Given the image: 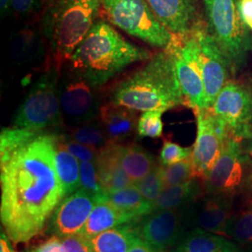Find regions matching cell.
<instances>
[{
  "instance_id": "cell-31",
  "label": "cell",
  "mask_w": 252,
  "mask_h": 252,
  "mask_svg": "<svg viewBox=\"0 0 252 252\" xmlns=\"http://www.w3.org/2000/svg\"><path fill=\"white\" fill-rule=\"evenodd\" d=\"M135 185L143 197L153 205L164 189L162 164L159 162L145 178L135 183Z\"/></svg>"
},
{
  "instance_id": "cell-43",
  "label": "cell",
  "mask_w": 252,
  "mask_h": 252,
  "mask_svg": "<svg viewBox=\"0 0 252 252\" xmlns=\"http://www.w3.org/2000/svg\"><path fill=\"white\" fill-rule=\"evenodd\" d=\"M245 140H246V145H245L244 151L249 156H252V128L250 135Z\"/></svg>"
},
{
  "instance_id": "cell-46",
  "label": "cell",
  "mask_w": 252,
  "mask_h": 252,
  "mask_svg": "<svg viewBox=\"0 0 252 252\" xmlns=\"http://www.w3.org/2000/svg\"><path fill=\"white\" fill-rule=\"evenodd\" d=\"M237 252H252V251H237Z\"/></svg>"
},
{
  "instance_id": "cell-17",
  "label": "cell",
  "mask_w": 252,
  "mask_h": 252,
  "mask_svg": "<svg viewBox=\"0 0 252 252\" xmlns=\"http://www.w3.org/2000/svg\"><path fill=\"white\" fill-rule=\"evenodd\" d=\"M156 18L173 35H186L198 23L193 0H145Z\"/></svg>"
},
{
  "instance_id": "cell-25",
  "label": "cell",
  "mask_w": 252,
  "mask_h": 252,
  "mask_svg": "<svg viewBox=\"0 0 252 252\" xmlns=\"http://www.w3.org/2000/svg\"><path fill=\"white\" fill-rule=\"evenodd\" d=\"M136 237L131 222L100 233L89 241L94 252H128Z\"/></svg>"
},
{
  "instance_id": "cell-10",
  "label": "cell",
  "mask_w": 252,
  "mask_h": 252,
  "mask_svg": "<svg viewBox=\"0 0 252 252\" xmlns=\"http://www.w3.org/2000/svg\"><path fill=\"white\" fill-rule=\"evenodd\" d=\"M210 109L232 136L241 141L249 136L252 128V91L248 86L228 81Z\"/></svg>"
},
{
  "instance_id": "cell-4",
  "label": "cell",
  "mask_w": 252,
  "mask_h": 252,
  "mask_svg": "<svg viewBox=\"0 0 252 252\" xmlns=\"http://www.w3.org/2000/svg\"><path fill=\"white\" fill-rule=\"evenodd\" d=\"M101 0H52L43 20L50 61L63 65L95 24Z\"/></svg>"
},
{
  "instance_id": "cell-27",
  "label": "cell",
  "mask_w": 252,
  "mask_h": 252,
  "mask_svg": "<svg viewBox=\"0 0 252 252\" xmlns=\"http://www.w3.org/2000/svg\"><path fill=\"white\" fill-rule=\"evenodd\" d=\"M104 195L114 206L133 217L135 220L153 211V204L143 197L135 184L114 192L104 193Z\"/></svg>"
},
{
  "instance_id": "cell-8",
  "label": "cell",
  "mask_w": 252,
  "mask_h": 252,
  "mask_svg": "<svg viewBox=\"0 0 252 252\" xmlns=\"http://www.w3.org/2000/svg\"><path fill=\"white\" fill-rule=\"evenodd\" d=\"M165 49L171 53L185 106L207 109L198 42L192 32L186 35H173Z\"/></svg>"
},
{
  "instance_id": "cell-45",
  "label": "cell",
  "mask_w": 252,
  "mask_h": 252,
  "mask_svg": "<svg viewBox=\"0 0 252 252\" xmlns=\"http://www.w3.org/2000/svg\"><path fill=\"white\" fill-rule=\"evenodd\" d=\"M9 1L10 0H0V5H1V9L2 11H5L9 7Z\"/></svg>"
},
{
  "instance_id": "cell-16",
  "label": "cell",
  "mask_w": 252,
  "mask_h": 252,
  "mask_svg": "<svg viewBox=\"0 0 252 252\" xmlns=\"http://www.w3.org/2000/svg\"><path fill=\"white\" fill-rule=\"evenodd\" d=\"M95 203L96 196L81 188L64 197L50 219L48 233L60 238L81 234Z\"/></svg>"
},
{
  "instance_id": "cell-30",
  "label": "cell",
  "mask_w": 252,
  "mask_h": 252,
  "mask_svg": "<svg viewBox=\"0 0 252 252\" xmlns=\"http://www.w3.org/2000/svg\"><path fill=\"white\" fill-rule=\"evenodd\" d=\"M224 236L240 244L252 242V209L234 214L226 225Z\"/></svg>"
},
{
  "instance_id": "cell-6",
  "label": "cell",
  "mask_w": 252,
  "mask_h": 252,
  "mask_svg": "<svg viewBox=\"0 0 252 252\" xmlns=\"http://www.w3.org/2000/svg\"><path fill=\"white\" fill-rule=\"evenodd\" d=\"M62 66L53 62L46 66L20 105L12 122L14 127L46 132L61 125L59 79Z\"/></svg>"
},
{
  "instance_id": "cell-29",
  "label": "cell",
  "mask_w": 252,
  "mask_h": 252,
  "mask_svg": "<svg viewBox=\"0 0 252 252\" xmlns=\"http://www.w3.org/2000/svg\"><path fill=\"white\" fill-rule=\"evenodd\" d=\"M67 135L73 140L97 151L102 150L109 144L104 128L100 121H96V119L74 126L70 130L69 135Z\"/></svg>"
},
{
  "instance_id": "cell-21",
  "label": "cell",
  "mask_w": 252,
  "mask_h": 252,
  "mask_svg": "<svg viewBox=\"0 0 252 252\" xmlns=\"http://www.w3.org/2000/svg\"><path fill=\"white\" fill-rule=\"evenodd\" d=\"M176 250L178 252H237L238 248L223 235L193 228L183 233Z\"/></svg>"
},
{
  "instance_id": "cell-3",
  "label": "cell",
  "mask_w": 252,
  "mask_h": 252,
  "mask_svg": "<svg viewBox=\"0 0 252 252\" xmlns=\"http://www.w3.org/2000/svg\"><path fill=\"white\" fill-rule=\"evenodd\" d=\"M108 102L142 112H165L185 105L171 53L163 49L153 55L142 67L118 83Z\"/></svg>"
},
{
  "instance_id": "cell-7",
  "label": "cell",
  "mask_w": 252,
  "mask_h": 252,
  "mask_svg": "<svg viewBox=\"0 0 252 252\" xmlns=\"http://www.w3.org/2000/svg\"><path fill=\"white\" fill-rule=\"evenodd\" d=\"M101 7L110 23L128 35L162 50L171 42L173 34L145 0H101Z\"/></svg>"
},
{
  "instance_id": "cell-33",
  "label": "cell",
  "mask_w": 252,
  "mask_h": 252,
  "mask_svg": "<svg viewBox=\"0 0 252 252\" xmlns=\"http://www.w3.org/2000/svg\"><path fill=\"white\" fill-rule=\"evenodd\" d=\"M193 179V171L190 157L171 165H162V180L164 189L180 185Z\"/></svg>"
},
{
  "instance_id": "cell-26",
  "label": "cell",
  "mask_w": 252,
  "mask_h": 252,
  "mask_svg": "<svg viewBox=\"0 0 252 252\" xmlns=\"http://www.w3.org/2000/svg\"><path fill=\"white\" fill-rule=\"evenodd\" d=\"M44 42L31 30H23L10 42L11 59L18 64L35 63L44 56Z\"/></svg>"
},
{
  "instance_id": "cell-37",
  "label": "cell",
  "mask_w": 252,
  "mask_h": 252,
  "mask_svg": "<svg viewBox=\"0 0 252 252\" xmlns=\"http://www.w3.org/2000/svg\"><path fill=\"white\" fill-rule=\"evenodd\" d=\"M62 252H94L90 241L81 234L62 238Z\"/></svg>"
},
{
  "instance_id": "cell-40",
  "label": "cell",
  "mask_w": 252,
  "mask_h": 252,
  "mask_svg": "<svg viewBox=\"0 0 252 252\" xmlns=\"http://www.w3.org/2000/svg\"><path fill=\"white\" fill-rule=\"evenodd\" d=\"M13 9L20 14L31 12L36 5V0H10Z\"/></svg>"
},
{
  "instance_id": "cell-13",
  "label": "cell",
  "mask_w": 252,
  "mask_h": 252,
  "mask_svg": "<svg viewBox=\"0 0 252 252\" xmlns=\"http://www.w3.org/2000/svg\"><path fill=\"white\" fill-rule=\"evenodd\" d=\"M191 32L198 42L207 109H210L232 74L225 55L210 34L207 24L199 21Z\"/></svg>"
},
{
  "instance_id": "cell-15",
  "label": "cell",
  "mask_w": 252,
  "mask_h": 252,
  "mask_svg": "<svg viewBox=\"0 0 252 252\" xmlns=\"http://www.w3.org/2000/svg\"><path fill=\"white\" fill-rule=\"evenodd\" d=\"M132 224L138 237L160 252L177 246L185 232L180 209L153 211Z\"/></svg>"
},
{
  "instance_id": "cell-11",
  "label": "cell",
  "mask_w": 252,
  "mask_h": 252,
  "mask_svg": "<svg viewBox=\"0 0 252 252\" xmlns=\"http://www.w3.org/2000/svg\"><path fill=\"white\" fill-rule=\"evenodd\" d=\"M197 134L190 155L193 178L204 179L220 157L230 135L211 109L194 110Z\"/></svg>"
},
{
  "instance_id": "cell-36",
  "label": "cell",
  "mask_w": 252,
  "mask_h": 252,
  "mask_svg": "<svg viewBox=\"0 0 252 252\" xmlns=\"http://www.w3.org/2000/svg\"><path fill=\"white\" fill-rule=\"evenodd\" d=\"M61 138L63 140V143L65 148L72 153L73 155L80 160L82 161H89V162H94L97 159L99 151L88 147L86 145L81 144L72 138H70L67 135H61Z\"/></svg>"
},
{
  "instance_id": "cell-9",
  "label": "cell",
  "mask_w": 252,
  "mask_h": 252,
  "mask_svg": "<svg viewBox=\"0 0 252 252\" xmlns=\"http://www.w3.org/2000/svg\"><path fill=\"white\" fill-rule=\"evenodd\" d=\"M98 88L63 63L59 79V99L63 119L75 126L95 120L102 107Z\"/></svg>"
},
{
  "instance_id": "cell-18",
  "label": "cell",
  "mask_w": 252,
  "mask_h": 252,
  "mask_svg": "<svg viewBox=\"0 0 252 252\" xmlns=\"http://www.w3.org/2000/svg\"><path fill=\"white\" fill-rule=\"evenodd\" d=\"M99 119L109 143L124 144L136 134V110L108 102L100 108Z\"/></svg>"
},
{
  "instance_id": "cell-35",
  "label": "cell",
  "mask_w": 252,
  "mask_h": 252,
  "mask_svg": "<svg viewBox=\"0 0 252 252\" xmlns=\"http://www.w3.org/2000/svg\"><path fill=\"white\" fill-rule=\"evenodd\" d=\"M192 147H182L169 139L163 140L160 152V163L163 166L171 165L190 157Z\"/></svg>"
},
{
  "instance_id": "cell-23",
  "label": "cell",
  "mask_w": 252,
  "mask_h": 252,
  "mask_svg": "<svg viewBox=\"0 0 252 252\" xmlns=\"http://www.w3.org/2000/svg\"><path fill=\"white\" fill-rule=\"evenodd\" d=\"M55 167L65 197L81 188V163L65 148L61 135L58 134L55 139Z\"/></svg>"
},
{
  "instance_id": "cell-41",
  "label": "cell",
  "mask_w": 252,
  "mask_h": 252,
  "mask_svg": "<svg viewBox=\"0 0 252 252\" xmlns=\"http://www.w3.org/2000/svg\"><path fill=\"white\" fill-rule=\"evenodd\" d=\"M128 252H158L156 249H154L152 245L147 243L143 239L140 237H136L132 247Z\"/></svg>"
},
{
  "instance_id": "cell-5",
  "label": "cell",
  "mask_w": 252,
  "mask_h": 252,
  "mask_svg": "<svg viewBox=\"0 0 252 252\" xmlns=\"http://www.w3.org/2000/svg\"><path fill=\"white\" fill-rule=\"evenodd\" d=\"M210 34L225 55L231 74L247 66L252 53V31L244 24L239 0H203Z\"/></svg>"
},
{
  "instance_id": "cell-39",
  "label": "cell",
  "mask_w": 252,
  "mask_h": 252,
  "mask_svg": "<svg viewBox=\"0 0 252 252\" xmlns=\"http://www.w3.org/2000/svg\"><path fill=\"white\" fill-rule=\"evenodd\" d=\"M239 11L244 24L252 31V0H239Z\"/></svg>"
},
{
  "instance_id": "cell-28",
  "label": "cell",
  "mask_w": 252,
  "mask_h": 252,
  "mask_svg": "<svg viewBox=\"0 0 252 252\" xmlns=\"http://www.w3.org/2000/svg\"><path fill=\"white\" fill-rule=\"evenodd\" d=\"M46 132L26 128H3L0 134V166L4 165L21 149Z\"/></svg>"
},
{
  "instance_id": "cell-14",
  "label": "cell",
  "mask_w": 252,
  "mask_h": 252,
  "mask_svg": "<svg viewBox=\"0 0 252 252\" xmlns=\"http://www.w3.org/2000/svg\"><path fill=\"white\" fill-rule=\"evenodd\" d=\"M234 194H203L181 210L186 229L197 228L224 236L226 225L234 215Z\"/></svg>"
},
{
  "instance_id": "cell-47",
  "label": "cell",
  "mask_w": 252,
  "mask_h": 252,
  "mask_svg": "<svg viewBox=\"0 0 252 252\" xmlns=\"http://www.w3.org/2000/svg\"><path fill=\"white\" fill-rule=\"evenodd\" d=\"M171 252H178V251H177V250H175V251H172Z\"/></svg>"
},
{
  "instance_id": "cell-34",
  "label": "cell",
  "mask_w": 252,
  "mask_h": 252,
  "mask_svg": "<svg viewBox=\"0 0 252 252\" xmlns=\"http://www.w3.org/2000/svg\"><path fill=\"white\" fill-rule=\"evenodd\" d=\"M81 188L94 196L105 193L100 184L98 172L94 162H81Z\"/></svg>"
},
{
  "instance_id": "cell-20",
  "label": "cell",
  "mask_w": 252,
  "mask_h": 252,
  "mask_svg": "<svg viewBox=\"0 0 252 252\" xmlns=\"http://www.w3.org/2000/svg\"><path fill=\"white\" fill-rule=\"evenodd\" d=\"M134 221L133 217L110 203L103 193L96 197V203L81 234L90 239L100 233Z\"/></svg>"
},
{
  "instance_id": "cell-42",
  "label": "cell",
  "mask_w": 252,
  "mask_h": 252,
  "mask_svg": "<svg viewBox=\"0 0 252 252\" xmlns=\"http://www.w3.org/2000/svg\"><path fill=\"white\" fill-rule=\"evenodd\" d=\"M0 252H18L15 251L11 245V240L4 232H1L0 235Z\"/></svg>"
},
{
  "instance_id": "cell-32",
  "label": "cell",
  "mask_w": 252,
  "mask_h": 252,
  "mask_svg": "<svg viewBox=\"0 0 252 252\" xmlns=\"http://www.w3.org/2000/svg\"><path fill=\"white\" fill-rule=\"evenodd\" d=\"M161 110H147L143 111L138 118L136 135L138 137L159 138L162 135L163 124Z\"/></svg>"
},
{
  "instance_id": "cell-24",
  "label": "cell",
  "mask_w": 252,
  "mask_h": 252,
  "mask_svg": "<svg viewBox=\"0 0 252 252\" xmlns=\"http://www.w3.org/2000/svg\"><path fill=\"white\" fill-rule=\"evenodd\" d=\"M121 162L134 184L145 178L158 164L152 153L136 144H122Z\"/></svg>"
},
{
  "instance_id": "cell-44",
  "label": "cell",
  "mask_w": 252,
  "mask_h": 252,
  "mask_svg": "<svg viewBox=\"0 0 252 252\" xmlns=\"http://www.w3.org/2000/svg\"><path fill=\"white\" fill-rule=\"evenodd\" d=\"M246 181H247V185H248L249 189H251L252 191V167L251 168V170H250V173H249V175L247 177Z\"/></svg>"
},
{
  "instance_id": "cell-38",
  "label": "cell",
  "mask_w": 252,
  "mask_h": 252,
  "mask_svg": "<svg viewBox=\"0 0 252 252\" xmlns=\"http://www.w3.org/2000/svg\"><path fill=\"white\" fill-rule=\"evenodd\" d=\"M28 252H62V238L52 235L44 242L33 247Z\"/></svg>"
},
{
  "instance_id": "cell-1",
  "label": "cell",
  "mask_w": 252,
  "mask_h": 252,
  "mask_svg": "<svg viewBox=\"0 0 252 252\" xmlns=\"http://www.w3.org/2000/svg\"><path fill=\"white\" fill-rule=\"evenodd\" d=\"M56 134H43L1 165L0 219L13 243L40 234L65 196L55 167Z\"/></svg>"
},
{
  "instance_id": "cell-22",
  "label": "cell",
  "mask_w": 252,
  "mask_h": 252,
  "mask_svg": "<svg viewBox=\"0 0 252 252\" xmlns=\"http://www.w3.org/2000/svg\"><path fill=\"white\" fill-rule=\"evenodd\" d=\"M205 194L203 180L193 178L180 185L165 188L153 203V211L182 209Z\"/></svg>"
},
{
  "instance_id": "cell-2",
  "label": "cell",
  "mask_w": 252,
  "mask_h": 252,
  "mask_svg": "<svg viewBox=\"0 0 252 252\" xmlns=\"http://www.w3.org/2000/svg\"><path fill=\"white\" fill-rule=\"evenodd\" d=\"M152 57L149 50L126 40L107 22L97 21L64 63L101 87L131 64Z\"/></svg>"
},
{
  "instance_id": "cell-19",
  "label": "cell",
  "mask_w": 252,
  "mask_h": 252,
  "mask_svg": "<svg viewBox=\"0 0 252 252\" xmlns=\"http://www.w3.org/2000/svg\"><path fill=\"white\" fill-rule=\"evenodd\" d=\"M121 147L122 144L109 143L100 150L95 161L100 184L105 193L126 189L134 184L121 162Z\"/></svg>"
},
{
  "instance_id": "cell-12",
  "label": "cell",
  "mask_w": 252,
  "mask_h": 252,
  "mask_svg": "<svg viewBox=\"0 0 252 252\" xmlns=\"http://www.w3.org/2000/svg\"><path fill=\"white\" fill-rule=\"evenodd\" d=\"M249 155L241 140L229 135L220 157L203 179L206 194H234L244 180Z\"/></svg>"
}]
</instances>
